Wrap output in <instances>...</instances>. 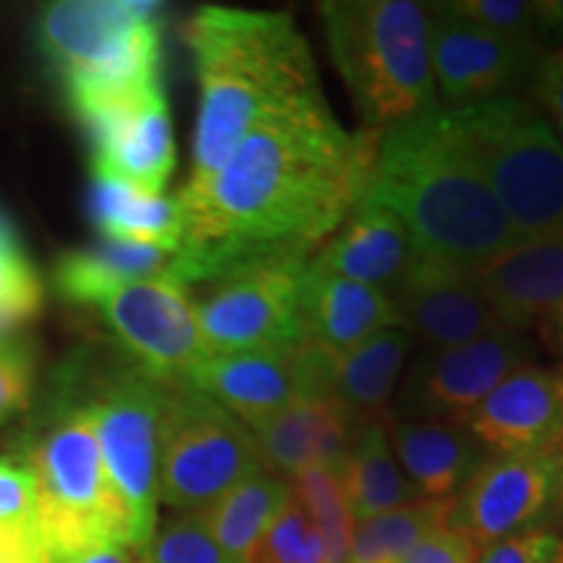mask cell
<instances>
[{"label": "cell", "instance_id": "1", "mask_svg": "<svg viewBox=\"0 0 563 563\" xmlns=\"http://www.w3.org/2000/svg\"><path fill=\"white\" fill-rule=\"evenodd\" d=\"M378 133L344 131L323 95L274 112L201 186H183L173 277L201 285L262 256H302L347 220L368 186Z\"/></svg>", "mask_w": 563, "mask_h": 563}, {"label": "cell", "instance_id": "2", "mask_svg": "<svg viewBox=\"0 0 563 563\" xmlns=\"http://www.w3.org/2000/svg\"><path fill=\"white\" fill-rule=\"evenodd\" d=\"M363 199L405 222L418 256L460 269L473 272L522 241L446 104L378 133Z\"/></svg>", "mask_w": 563, "mask_h": 563}, {"label": "cell", "instance_id": "3", "mask_svg": "<svg viewBox=\"0 0 563 563\" xmlns=\"http://www.w3.org/2000/svg\"><path fill=\"white\" fill-rule=\"evenodd\" d=\"M199 79L194 167L201 186L274 112L321 95L311 47L290 13L203 5L186 26Z\"/></svg>", "mask_w": 563, "mask_h": 563}, {"label": "cell", "instance_id": "4", "mask_svg": "<svg viewBox=\"0 0 563 563\" xmlns=\"http://www.w3.org/2000/svg\"><path fill=\"white\" fill-rule=\"evenodd\" d=\"M329 55L365 131L439 108L428 5L410 0H329L319 5Z\"/></svg>", "mask_w": 563, "mask_h": 563}, {"label": "cell", "instance_id": "5", "mask_svg": "<svg viewBox=\"0 0 563 563\" xmlns=\"http://www.w3.org/2000/svg\"><path fill=\"white\" fill-rule=\"evenodd\" d=\"M157 3L60 0L40 19V47L81 123L162 87Z\"/></svg>", "mask_w": 563, "mask_h": 563}, {"label": "cell", "instance_id": "6", "mask_svg": "<svg viewBox=\"0 0 563 563\" xmlns=\"http://www.w3.org/2000/svg\"><path fill=\"white\" fill-rule=\"evenodd\" d=\"M37 514L53 559L95 545H129L125 517L104 473L95 426L76 384H66L26 446ZM131 548V545H129Z\"/></svg>", "mask_w": 563, "mask_h": 563}, {"label": "cell", "instance_id": "7", "mask_svg": "<svg viewBox=\"0 0 563 563\" xmlns=\"http://www.w3.org/2000/svg\"><path fill=\"white\" fill-rule=\"evenodd\" d=\"M452 112L519 238H563V146L545 115L514 95Z\"/></svg>", "mask_w": 563, "mask_h": 563}, {"label": "cell", "instance_id": "8", "mask_svg": "<svg viewBox=\"0 0 563 563\" xmlns=\"http://www.w3.org/2000/svg\"><path fill=\"white\" fill-rule=\"evenodd\" d=\"M167 391L170 386L157 382L139 363L104 371L79 389L133 551L157 530L159 422Z\"/></svg>", "mask_w": 563, "mask_h": 563}, {"label": "cell", "instance_id": "9", "mask_svg": "<svg viewBox=\"0 0 563 563\" xmlns=\"http://www.w3.org/2000/svg\"><path fill=\"white\" fill-rule=\"evenodd\" d=\"M262 470L245 422L201 391L170 386L159 422V504L201 511Z\"/></svg>", "mask_w": 563, "mask_h": 563}, {"label": "cell", "instance_id": "10", "mask_svg": "<svg viewBox=\"0 0 563 563\" xmlns=\"http://www.w3.org/2000/svg\"><path fill=\"white\" fill-rule=\"evenodd\" d=\"M302 256H262L188 287L211 355L285 350L302 344Z\"/></svg>", "mask_w": 563, "mask_h": 563}, {"label": "cell", "instance_id": "11", "mask_svg": "<svg viewBox=\"0 0 563 563\" xmlns=\"http://www.w3.org/2000/svg\"><path fill=\"white\" fill-rule=\"evenodd\" d=\"M563 506V449L488 456L456 493L446 527L485 548L543 530Z\"/></svg>", "mask_w": 563, "mask_h": 563}, {"label": "cell", "instance_id": "12", "mask_svg": "<svg viewBox=\"0 0 563 563\" xmlns=\"http://www.w3.org/2000/svg\"><path fill=\"white\" fill-rule=\"evenodd\" d=\"M525 334L498 329L456 347H422L394 399V420H452L475 410L509 373L530 365Z\"/></svg>", "mask_w": 563, "mask_h": 563}, {"label": "cell", "instance_id": "13", "mask_svg": "<svg viewBox=\"0 0 563 563\" xmlns=\"http://www.w3.org/2000/svg\"><path fill=\"white\" fill-rule=\"evenodd\" d=\"M95 311L102 313L141 368L167 386H183L188 373L211 355L191 292L173 274L115 287Z\"/></svg>", "mask_w": 563, "mask_h": 563}, {"label": "cell", "instance_id": "14", "mask_svg": "<svg viewBox=\"0 0 563 563\" xmlns=\"http://www.w3.org/2000/svg\"><path fill=\"white\" fill-rule=\"evenodd\" d=\"M428 21L433 81L446 108H473L509 97L511 89L532 79L543 58L538 42L493 34L443 3L428 5Z\"/></svg>", "mask_w": 563, "mask_h": 563}, {"label": "cell", "instance_id": "15", "mask_svg": "<svg viewBox=\"0 0 563 563\" xmlns=\"http://www.w3.org/2000/svg\"><path fill=\"white\" fill-rule=\"evenodd\" d=\"M327 365V352L311 344L230 352V355H209L188 373L183 386L201 391L211 402L251 426L300 399L329 394Z\"/></svg>", "mask_w": 563, "mask_h": 563}, {"label": "cell", "instance_id": "16", "mask_svg": "<svg viewBox=\"0 0 563 563\" xmlns=\"http://www.w3.org/2000/svg\"><path fill=\"white\" fill-rule=\"evenodd\" d=\"M91 139V173L139 194L162 196L175 170V136L162 87L115 104L84 123Z\"/></svg>", "mask_w": 563, "mask_h": 563}, {"label": "cell", "instance_id": "17", "mask_svg": "<svg viewBox=\"0 0 563 563\" xmlns=\"http://www.w3.org/2000/svg\"><path fill=\"white\" fill-rule=\"evenodd\" d=\"M389 295L399 329L426 347H456L501 329L475 274L460 266L415 256Z\"/></svg>", "mask_w": 563, "mask_h": 563}, {"label": "cell", "instance_id": "18", "mask_svg": "<svg viewBox=\"0 0 563 563\" xmlns=\"http://www.w3.org/2000/svg\"><path fill=\"white\" fill-rule=\"evenodd\" d=\"M460 422L490 456L563 449V373L522 365Z\"/></svg>", "mask_w": 563, "mask_h": 563}, {"label": "cell", "instance_id": "19", "mask_svg": "<svg viewBox=\"0 0 563 563\" xmlns=\"http://www.w3.org/2000/svg\"><path fill=\"white\" fill-rule=\"evenodd\" d=\"M473 274L498 327H548L563 306V238L519 241Z\"/></svg>", "mask_w": 563, "mask_h": 563}, {"label": "cell", "instance_id": "20", "mask_svg": "<svg viewBox=\"0 0 563 563\" xmlns=\"http://www.w3.org/2000/svg\"><path fill=\"white\" fill-rule=\"evenodd\" d=\"M355 422L329 394L306 397L269 418L251 422L264 470L282 481H292L313 467L340 473L347 456Z\"/></svg>", "mask_w": 563, "mask_h": 563}, {"label": "cell", "instance_id": "21", "mask_svg": "<svg viewBox=\"0 0 563 563\" xmlns=\"http://www.w3.org/2000/svg\"><path fill=\"white\" fill-rule=\"evenodd\" d=\"M302 344L340 355L371 336L399 329L391 295L382 287L363 285L316 269L308 262L300 287Z\"/></svg>", "mask_w": 563, "mask_h": 563}, {"label": "cell", "instance_id": "22", "mask_svg": "<svg viewBox=\"0 0 563 563\" xmlns=\"http://www.w3.org/2000/svg\"><path fill=\"white\" fill-rule=\"evenodd\" d=\"M415 256L418 251L405 222L391 209L361 196L329 243L311 256V266L389 292Z\"/></svg>", "mask_w": 563, "mask_h": 563}, {"label": "cell", "instance_id": "23", "mask_svg": "<svg viewBox=\"0 0 563 563\" xmlns=\"http://www.w3.org/2000/svg\"><path fill=\"white\" fill-rule=\"evenodd\" d=\"M389 443L420 498L435 501L454 498L490 456L462 422L452 420H391Z\"/></svg>", "mask_w": 563, "mask_h": 563}, {"label": "cell", "instance_id": "24", "mask_svg": "<svg viewBox=\"0 0 563 563\" xmlns=\"http://www.w3.org/2000/svg\"><path fill=\"white\" fill-rule=\"evenodd\" d=\"M415 340L402 329H386L340 355H329L327 391L352 422L384 418L397 391Z\"/></svg>", "mask_w": 563, "mask_h": 563}, {"label": "cell", "instance_id": "25", "mask_svg": "<svg viewBox=\"0 0 563 563\" xmlns=\"http://www.w3.org/2000/svg\"><path fill=\"white\" fill-rule=\"evenodd\" d=\"M340 477L355 525L420 501V493L394 460L386 418L355 422Z\"/></svg>", "mask_w": 563, "mask_h": 563}, {"label": "cell", "instance_id": "26", "mask_svg": "<svg viewBox=\"0 0 563 563\" xmlns=\"http://www.w3.org/2000/svg\"><path fill=\"white\" fill-rule=\"evenodd\" d=\"M173 258L175 253L146 245L102 241L91 249L63 253L55 262L53 282L63 300L95 308L115 287L173 274Z\"/></svg>", "mask_w": 563, "mask_h": 563}, {"label": "cell", "instance_id": "27", "mask_svg": "<svg viewBox=\"0 0 563 563\" xmlns=\"http://www.w3.org/2000/svg\"><path fill=\"white\" fill-rule=\"evenodd\" d=\"M89 209L104 241L146 245L165 253L180 251L186 222L178 199L139 194L123 183L95 178Z\"/></svg>", "mask_w": 563, "mask_h": 563}, {"label": "cell", "instance_id": "28", "mask_svg": "<svg viewBox=\"0 0 563 563\" xmlns=\"http://www.w3.org/2000/svg\"><path fill=\"white\" fill-rule=\"evenodd\" d=\"M287 501H290V483L262 470L245 477L199 514L217 543L232 559L251 563L258 543L285 511Z\"/></svg>", "mask_w": 563, "mask_h": 563}, {"label": "cell", "instance_id": "29", "mask_svg": "<svg viewBox=\"0 0 563 563\" xmlns=\"http://www.w3.org/2000/svg\"><path fill=\"white\" fill-rule=\"evenodd\" d=\"M454 498H420L399 509L357 522L347 563H402L415 545L449 522Z\"/></svg>", "mask_w": 563, "mask_h": 563}, {"label": "cell", "instance_id": "30", "mask_svg": "<svg viewBox=\"0 0 563 563\" xmlns=\"http://www.w3.org/2000/svg\"><path fill=\"white\" fill-rule=\"evenodd\" d=\"M0 563H55L40 527L26 462L0 456Z\"/></svg>", "mask_w": 563, "mask_h": 563}, {"label": "cell", "instance_id": "31", "mask_svg": "<svg viewBox=\"0 0 563 563\" xmlns=\"http://www.w3.org/2000/svg\"><path fill=\"white\" fill-rule=\"evenodd\" d=\"M287 483H290L292 496L298 498V504L323 534L329 563H347L355 519H352L340 473L327 467H313Z\"/></svg>", "mask_w": 563, "mask_h": 563}, {"label": "cell", "instance_id": "32", "mask_svg": "<svg viewBox=\"0 0 563 563\" xmlns=\"http://www.w3.org/2000/svg\"><path fill=\"white\" fill-rule=\"evenodd\" d=\"M42 308V277L26 253L21 235L0 211V340Z\"/></svg>", "mask_w": 563, "mask_h": 563}, {"label": "cell", "instance_id": "33", "mask_svg": "<svg viewBox=\"0 0 563 563\" xmlns=\"http://www.w3.org/2000/svg\"><path fill=\"white\" fill-rule=\"evenodd\" d=\"M139 563H241L217 543L199 511H180L136 551Z\"/></svg>", "mask_w": 563, "mask_h": 563}, {"label": "cell", "instance_id": "34", "mask_svg": "<svg viewBox=\"0 0 563 563\" xmlns=\"http://www.w3.org/2000/svg\"><path fill=\"white\" fill-rule=\"evenodd\" d=\"M251 563H329L323 534L292 493L285 511L258 543Z\"/></svg>", "mask_w": 563, "mask_h": 563}, {"label": "cell", "instance_id": "35", "mask_svg": "<svg viewBox=\"0 0 563 563\" xmlns=\"http://www.w3.org/2000/svg\"><path fill=\"white\" fill-rule=\"evenodd\" d=\"M456 16L473 21L493 34L509 40H540V5L527 0H454L443 3Z\"/></svg>", "mask_w": 563, "mask_h": 563}, {"label": "cell", "instance_id": "36", "mask_svg": "<svg viewBox=\"0 0 563 563\" xmlns=\"http://www.w3.org/2000/svg\"><path fill=\"white\" fill-rule=\"evenodd\" d=\"M34 389V357L24 342L0 340V422L30 407Z\"/></svg>", "mask_w": 563, "mask_h": 563}, {"label": "cell", "instance_id": "37", "mask_svg": "<svg viewBox=\"0 0 563 563\" xmlns=\"http://www.w3.org/2000/svg\"><path fill=\"white\" fill-rule=\"evenodd\" d=\"M563 545L559 534L534 530L485 545L477 563H548Z\"/></svg>", "mask_w": 563, "mask_h": 563}, {"label": "cell", "instance_id": "38", "mask_svg": "<svg viewBox=\"0 0 563 563\" xmlns=\"http://www.w3.org/2000/svg\"><path fill=\"white\" fill-rule=\"evenodd\" d=\"M483 548L467 534L441 527L428 534L420 545H415L402 563H477Z\"/></svg>", "mask_w": 563, "mask_h": 563}, {"label": "cell", "instance_id": "39", "mask_svg": "<svg viewBox=\"0 0 563 563\" xmlns=\"http://www.w3.org/2000/svg\"><path fill=\"white\" fill-rule=\"evenodd\" d=\"M530 91L534 102L545 110V121L551 123L555 139H559L563 146V74L545 60V53L543 58H540L538 68H534L530 79Z\"/></svg>", "mask_w": 563, "mask_h": 563}, {"label": "cell", "instance_id": "40", "mask_svg": "<svg viewBox=\"0 0 563 563\" xmlns=\"http://www.w3.org/2000/svg\"><path fill=\"white\" fill-rule=\"evenodd\" d=\"M55 563H139V561L133 548L108 543V545L87 548V551H79V553L60 555V559H55Z\"/></svg>", "mask_w": 563, "mask_h": 563}, {"label": "cell", "instance_id": "41", "mask_svg": "<svg viewBox=\"0 0 563 563\" xmlns=\"http://www.w3.org/2000/svg\"><path fill=\"white\" fill-rule=\"evenodd\" d=\"M540 5V37L563 42V0H543Z\"/></svg>", "mask_w": 563, "mask_h": 563}, {"label": "cell", "instance_id": "42", "mask_svg": "<svg viewBox=\"0 0 563 563\" xmlns=\"http://www.w3.org/2000/svg\"><path fill=\"white\" fill-rule=\"evenodd\" d=\"M545 329H551V336L555 340V344H559V347L563 350V306H561V311L553 316V321L548 323Z\"/></svg>", "mask_w": 563, "mask_h": 563}, {"label": "cell", "instance_id": "43", "mask_svg": "<svg viewBox=\"0 0 563 563\" xmlns=\"http://www.w3.org/2000/svg\"><path fill=\"white\" fill-rule=\"evenodd\" d=\"M545 60L551 63V66H555L563 74V42L559 47H555V51H551V53H545Z\"/></svg>", "mask_w": 563, "mask_h": 563}, {"label": "cell", "instance_id": "44", "mask_svg": "<svg viewBox=\"0 0 563 563\" xmlns=\"http://www.w3.org/2000/svg\"><path fill=\"white\" fill-rule=\"evenodd\" d=\"M548 563H563V545L559 548V551H555V555Z\"/></svg>", "mask_w": 563, "mask_h": 563}]
</instances>
